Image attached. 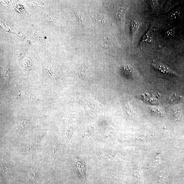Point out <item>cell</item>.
Masks as SVG:
<instances>
[{"instance_id":"cell-1","label":"cell","mask_w":184,"mask_h":184,"mask_svg":"<svg viewBox=\"0 0 184 184\" xmlns=\"http://www.w3.org/2000/svg\"><path fill=\"white\" fill-rule=\"evenodd\" d=\"M154 68L155 69L164 74H177L166 65L161 62H158L153 64Z\"/></svg>"},{"instance_id":"cell-2","label":"cell","mask_w":184,"mask_h":184,"mask_svg":"<svg viewBox=\"0 0 184 184\" xmlns=\"http://www.w3.org/2000/svg\"><path fill=\"white\" fill-rule=\"evenodd\" d=\"M142 24V22L137 20H132L131 22L130 25V29L131 36L133 42L135 35Z\"/></svg>"},{"instance_id":"cell-3","label":"cell","mask_w":184,"mask_h":184,"mask_svg":"<svg viewBox=\"0 0 184 184\" xmlns=\"http://www.w3.org/2000/svg\"><path fill=\"white\" fill-rule=\"evenodd\" d=\"M127 8L126 7L123 6L117 11L116 14V18L120 24L124 23L125 20V15L127 12Z\"/></svg>"},{"instance_id":"cell-4","label":"cell","mask_w":184,"mask_h":184,"mask_svg":"<svg viewBox=\"0 0 184 184\" xmlns=\"http://www.w3.org/2000/svg\"><path fill=\"white\" fill-rule=\"evenodd\" d=\"M152 29L151 27L149 28V29L147 31L146 33L144 35L140 42V44L141 45L144 43L146 42H150V41L151 40L152 37Z\"/></svg>"},{"instance_id":"cell-5","label":"cell","mask_w":184,"mask_h":184,"mask_svg":"<svg viewBox=\"0 0 184 184\" xmlns=\"http://www.w3.org/2000/svg\"><path fill=\"white\" fill-rule=\"evenodd\" d=\"M77 166L79 171L80 172L82 176L85 179H86L85 178V172L86 170V167L85 166V163L83 162L80 160L77 161Z\"/></svg>"},{"instance_id":"cell-6","label":"cell","mask_w":184,"mask_h":184,"mask_svg":"<svg viewBox=\"0 0 184 184\" xmlns=\"http://www.w3.org/2000/svg\"><path fill=\"white\" fill-rule=\"evenodd\" d=\"M122 71L124 75L127 76L128 77H133L134 72L133 69L131 67L128 66L124 67L122 68Z\"/></svg>"},{"instance_id":"cell-7","label":"cell","mask_w":184,"mask_h":184,"mask_svg":"<svg viewBox=\"0 0 184 184\" xmlns=\"http://www.w3.org/2000/svg\"><path fill=\"white\" fill-rule=\"evenodd\" d=\"M143 99L145 101L150 102H152L153 103H155L157 101V99L154 96L151 95V94H146L143 95Z\"/></svg>"},{"instance_id":"cell-8","label":"cell","mask_w":184,"mask_h":184,"mask_svg":"<svg viewBox=\"0 0 184 184\" xmlns=\"http://www.w3.org/2000/svg\"><path fill=\"white\" fill-rule=\"evenodd\" d=\"M180 14H181V12L180 10H174L169 14L168 17L170 20H176L179 17Z\"/></svg>"},{"instance_id":"cell-9","label":"cell","mask_w":184,"mask_h":184,"mask_svg":"<svg viewBox=\"0 0 184 184\" xmlns=\"http://www.w3.org/2000/svg\"><path fill=\"white\" fill-rule=\"evenodd\" d=\"M175 29L174 28L170 29L166 31L165 33V36L168 38H170L174 36L175 33Z\"/></svg>"},{"instance_id":"cell-10","label":"cell","mask_w":184,"mask_h":184,"mask_svg":"<svg viewBox=\"0 0 184 184\" xmlns=\"http://www.w3.org/2000/svg\"><path fill=\"white\" fill-rule=\"evenodd\" d=\"M150 110L152 112L155 113L158 115H160V116H163L164 114V111L161 109H160L158 108L152 107L150 108Z\"/></svg>"},{"instance_id":"cell-11","label":"cell","mask_w":184,"mask_h":184,"mask_svg":"<svg viewBox=\"0 0 184 184\" xmlns=\"http://www.w3.org/2000/svg\"><path fill=\"white\" fill-rule=\"evenodd\" d=\"M74 130L73 128L71 127H69V128L67 130L66 132L67 139H69L71 137H72V135L73 134Z\"/></svg>"},{"instance_id":"cell-12","label":"cell","mask_w":184,"mask_h":184,"mask_svg":"<svg viewBox=\"0 0 184 184\" xmlns=\"http://www.w3.org/2000/svg\"><path fill=\"white\" fill-rule=\"evenodd\" d=\"M89 70L88 68L86 67L83 68V69L81 70V77L83 78V79H86L87 77V73L89 72Z\"/></svg>"},{"instance_id":"cell-13","label":"cell","mask_w":184,"mask_h":184,"mask_svg":"<svg viewBox=\"0 0 184 184\" xmlns=\"http://www.w3.org/2000/svg\"><path fill=\"white\" fill-rule=\"evenodd\" d=\"M150 1L152 10H155L158 5V3L157 1Z\"/></svg>"},{"instance_id":"cell-14","label":"cell","mask_w":184,"mask_h":184,"mask_svg":"<svg viewBox=\"0 0 184 184\" xmlns=\"http://www.w3.org/2000/svg\"><path fill=\"white\" fill-rule=\"evenodd\" d=\"M57 148H58V147H57V145H56V146L55 147V148H54V149L53 150L52 152L51 158L52 157L54 156V154L56 153V151L57 150Z\"/></svg>"},{"instance_id":"cell-15","label":"cell","mask_w":184,"mask_h":184,"mask_svg":"<svg viewBox=\"0 0 184 184\" xmlns=\"http://www.w3.org/2000/svg\"><path fill=\"white\" fill-rule=\"evenodd\" d=\"M183 168L184 169V162H183Z\"/></svg>"}]
</instances>
